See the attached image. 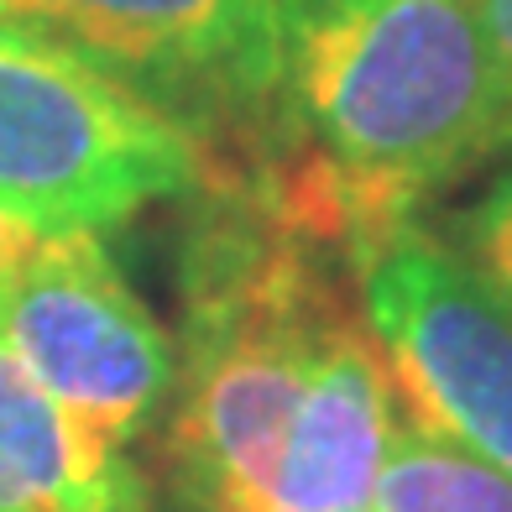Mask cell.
I'll return each mask as SVG.
<instances>
[{
  "label": "cell",
  "instance_id": "6da1fadb",
  "mask_svg": "<svg viewBox=\"0 0 512 512\" xmlns=\"http://www.w3.org/2000/svg\"><path fill=\"white\" fill-rule=\"evenodd\" d=\"M277 126L246 173L351 256L497 152L476 0H283Z\"/></svg>",
  "mask_w": 512,
  "mask_h": 512
},
{
  "label": "cell",
  "instance_id": "7a4b0ae2",
  "mask_svg": "<svg viewBox=\"0 0 512 512\" xmlns=\"http://www.w3.org/2000/svg\"><path fill=\"white\" fill-rule=\"evenodd\" d=\"M183 246V335L162 429L173 512H267L324 330L356 304L351 256L251 173L209 178Z\"/></svg>",
  "mask_w": 512,
  "mask_h": 512
},
{
  "label": "cell",
  "instance_id": "3957f363",
  "mask_svg": "<svg viewBox=\"0 0 512 512\" xmlns=\"http://www.w3.org/2000/svg\"><path fill=\"white\" fill-rule=\"evenodd\" d=\"M209 178L215 157L178 115L84 53L0 21V204L27 225L100 236Z\"/></svg>",
  "mask_w": 512,
  "mask_h": 512
},
{
  "label": "cell",
  "instance_id": "277c9868",
  "mask_svg": "<svg viewBox=\"0 0 512 512\" xmlns=\"http://www.w3.org/2000/svg\"><path fill=\"white\" fill-rule=\"evenodd\" d=\"M361 324L398 413L512 476V314L460 246L413 215L351 246Z\"/></svg>",
  "mask_w": 512,
  "mask_h": 512
},
{
  "label": "cell",
  "instance_id": "5b68a950",
  "mask_svg": "<svg viewBox=\"0 0 512 512\" xmlns=\"http://www.w3.org/2000/svg\"><path fill=\"white\" fill-rule=\"evenodd\" d=\"M0 345L53 403L121 450L168 413L178 345L95 230L42 236L0 277Z\"/></svg>",
  "mask_w": 512,
  "mask_h": 512
},
{
  "label": "cell",
  "instance_id": "8992f818",
  "mask_svg": "<svg viewBox=\"0 0 512 512\" xmlns=\"http://www.w3.org/2000/svg\"><path fill=\"white\" fill-rule=\"evenodd\" d=\"M0 21L100 63L209 152L220 131H267L277 115L283 0H0Z\"/></svg>",
  "mask_w": 512,
  "mask_h": 512
},
{
  "label": "cell",
  "instance_id": "52a82bcc",
  "mask_svg": "<svg viewBox=\"0 0 512 512\" xmlns=\"http://www.w3.org/2000/svg\"><path fill=\"white\" fill-rule=\"evenodd\" d=\"M392 424L398 398L377 340L361 324V304H351L324 330L293 403L267 512H366Z\"/></svg>",
  "mask_w": 512,
  "mask_h": 512
},
{
  "label": "cell",
  "instance_id": "ba28073f",
  "mask_svg": "<svg viewBox=\"0 0 512 512\" xmlns=\"http://www.w3.org/2000/svg\"><path fill=\"white\" fill-rule=\"evenodd\" d=\"M0 512H152L121 445L79 424L0 345Z\"/></svg>",
  "mask_w": 512,
  "mask_h": 512
},
{
  "label": "cell",
  "instance_id": "9c48e42d",
  "mask_svg": "<svg viewBox=\"0 0 512 512\" xmlns=\"http://www.w3.org/2000/svg\"><path fill=\"white\" fill-rule=\"evenodd\" d=\"M366 512H512V476L398 413Z\"/></svg>",
  "mask_w": 512,
  "mask_h": 512
},
{
  "label": "cell",
  "instance_id": "30bf717a",
  "mask_svg": "<svg viewBox=\"0 0 512 512\" xmlns=\"http://www.w3.org/2000/svg\"><path fill=\"white\" fill-rule=\"evenodd\" d=\"M460 256L512 314V168L460 215Z\"/></svg>",
  "mask_w": 512,
  "mask_h": 512
},
{
  "label": "cell",
  "instance_id": "8fae6325",
  "mask_svg": "<svg viewBox=\"0 0 512 512\" xmlns=\"http://www.w3.org/2000/svg\"><path fill=\"white\" fill-rule=\"evenodd\" d=\"M476 16L497 79V152H507L512 147V0H476Z\"/></svg>",
  "mask_w": 512,
  "mask_h": 512
},
{
  "label": "cell",
  "instance_id": "7c38bea8",
  "mask_svg": "<svg viewBox=\"0 0 512 512\" xmlns=\"http://www.w3.org/2000/svg\"><path fill=\"white\" fill-rule=\"evenodd\" d=\"M42 241V230L37 225H27L16 215V209H6L0 204V277H6L16 262H27V251Z\"/></svg>",
  "mask_w": 512,
  "mask_h": 512
}]
</instances>
